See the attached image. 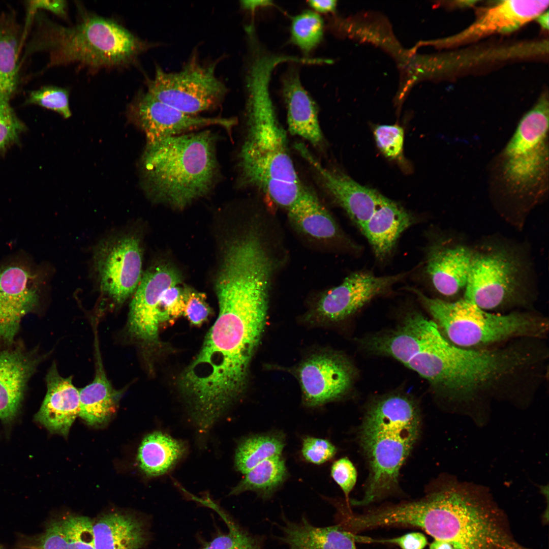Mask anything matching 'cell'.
I'll return each mask as SVG.
<instances>
[{"label":"cell","mask_w":549,"mask_h":549,"mask_svg":"<svg viewBox=\"0 0 549 549\" xmlns=\"http://www.w3.org/2000/svg\"><path fill=\"white\" fill-rule=\"evenodd\" d=\"M272 272L255 257L234 255L223 260L215 284L218 316L179 380L202 428H210L245 389L265 324Z\"/></svg>","instance_id":"obj_1"},{"label":"cell","mask_w":549,"mask_h":549,"mask_svg":"<svg viewBox=\"0 0 549 549\" xmlns=\"http://www.w3.org/2000/svg\"><path fill=\"white\" fill-rule=\"evenodd\" d=\"M274 65L257 60L245 78L247 134L239 154L242 182L267 195L287 210L304 187L290 155L286 134L277 117L269 93Z\"/></svg>","instance_id":"obj_2"},{"label":"cell","mask_w":549,"mask_h":549,"mask_svg":"<svg viewBox=\"0 0 549 549\" xmlns=\"http://www.w3.org/2000/svg\"><path fill=\"white\" fill-rule=\"evenodd\" d=\"M405 520L409 527L461 549H532L515 539L499 509L477 495L451 487L410 502Z\"/></svg>","instance_id":"obj_3"},{"label":"cell","mask_w":549,"mask_h":549,"mask_svg":"<svg viewBox=\"0 0 549 549\" xmlns=\"http://www.w3.org/2000/svg\"><path fill=\"white\" fill-rule=\"evenodd\" d=\"M216 143L207 130L146 142L141 164L147 195L177 208L206 195L219 175Z\"/></svg>","instance_id":"obj_4"},{"label":"cell","mask_w":549,"mask_h":549,"mask_svg":"<svg viewBox=\"0 0 549 549\" xmlns=\"http://www.w3.org/2000/svg\"><path fill=\"white\" fill-rule=\"evenodd\" d=\"M33 51L49 55L48 68L78 64L90 69H111L135 64L155 43L143 40L114 20L88 13L67 26L44 16H36Z\"/></svg>","instance_id":"obj_5"},{"label":"cell","mask_w":549,"mask_h":549,"mask_svg":"<svg viewBox=\"0 0 549 549\" xmlns=\"http://www.w3.org/2000/svg\"><path fill=\"white\" fill-rule=\"evenodd\" d=\"M419 408L407 395L393 393L376 399L369 407L360 431V442L370 474L362 499L366 506L393 493L400 470L420 432Z\"/></svg>","instance_id":"obj_6"},{"label":"cell","mask_w":549,"mask_h":549,"mask_svg":"<svg viewBox=\"0 0 549 549\" xmlns=\"http://www.w3.org/2000/svg\"><path fill=\"white\" fill-rule=\"evenodd\" d=\"M443 336L456 346L474 349L495 347L523 338L545 339L547 318L530 311L500 314L482 310L463 298L454 301L431 298L410 288Z\"/></svg>","instance_id":"obj_7"},{"label":"cell","mask_w":549,"mask_h":549,"mask_svg":"<svg viewBox=\"0 0 549 549\" xmlns=\"http://www.w3.org/2000/svg\"><path fill=\"white\" fill-rule=\"evenodd\" d=\"M549 102L543 93L521 118L500 157V177L518 196L539 195L548 173Z\"/></svg>","instance_id":"obj_8"},{"label":"cell","mask_w":549,"mask_h":549,"mask_svg":"<svg viewBox=\"0 0 549 549\" xmlns=\"http://www.w3.org/2000/svg\"><path fill=\"white\" fill-rule=\"evenodd\" d=\"M217 61H201L194 53L175 72H166L156 65L152 78H147V92L160 101L193 114L219 107L228 87L216 75Z\"/></svg>","instance_id":"obj_9"},{"label":"cell","mask_w":549,"mask_h":549,"mask_svg":"<svg viewBox=\"0 0 549 549\" xmlns=\"http://www.w3.org/2000/svg\"><path fill=\"white\" fill-rule=\"evenodd\" d=\"M94 266L102 295L117 305L136 290L142 278L140 239L134 231H121L103 239L94 251Z\"/></svg>","instance_id":"obj_10"},{"label":"cell","mask_w":549,"mask_h":549,"mask_svg":"<svg viewBox=\"0 0 549 549\" xmlns=\"http://www.w3.org/2000/svg\"><path fill=\"white\" fill-rule=\"evenodd\" d=\"M518 266L508 254L491 251L473 254L464 298L485 311L503 314L523 303L517 295Z\"/></svg>","instance_id":"obj_11"},{"label":"cell","mask_w":549,"mask_h":549,"mask_svg":"<svg viewBox=\"0 0 549 549\" xmlns=\"http://www.w3.org/2000/svg\"><path fill=\"white\" fill-rule=\"evenodd\" d=\"M46 275L28 260L0 264V340L11 344L22 318L38 305Z\"/></svg>","instance_id":"obj_12"},{"label":"cell","mask_w":549,"mask_h":549,"mask_svg":"<svg viewBox=\"0 0 549 549\" xmlns=\"http://www.w3.org/2000/svg\"><path fill=\"white\" fill-rule=\"evenodd\" d=\"M128 111L131 119L145 134L146 142L211 126L230 132L236 123L234 118L207 117L185 113L142 90L133 98Z\"/></svg>","instance_id":"obj_13"},{"label":"cell","mask_w":549,"mask_h":549,"mask_svg":"<svg viewBox=\"0 0 549 549\" xmlns=\"http://www.w3.org/2000/svg\"><path fill=\"white\" fill-rule=\"evenodd\" d=\"M180 282L179 272L167 265L152 266L143 274L130 303L128 328L132 336L145 344L158 343L162 295Z\"/></svg>","instance_id":"obj_14"},{"label":"cell","mask_w":549,"mask_h":549,"mask_svg":"<svg viewBox=\"0 0 549 549\" xmlns=\"http://www.w3.org/2000/svg\"><path fill=\"white\" fill-rule=\"evenodd\" d=\"M298 376L305 404L314 407L345 394L353 382L354 370L341 355L319 354L301 364Z\"/></svg>","instance_id":"obj_15"},{"label":"cell","mask_w":549,"mask_h":549,"mask_svg":"<svg viewBox=\"0 0 549 549\" xmlns=\"http://www.w3.org/2000/svg\"><path fill=\"white\" fill-rule=\"evenodd\" d=\"M407 274L405 272L378 277L370 272L353 273L323 295L317 304L316 313L327 321L345 319Z\"/></svg>","instance_id":"obj_16"},{"label":"cell","mask_w":549,"mask_h":549,"mask_svg":"<svg viewBox=\"0 0 549 549\" xmlns=\"http://www.w3.org/2000/svg\"><path fill=\"white\" fill-rule=\"evenodd\" d=\"M295 147L314 169L326 191L361 230L371 217L382 195L363 186L342 172L324 166L302 143Z\"/></svg>","instance_id":"obj_17"},{"label":"cell","mask_w":549,"mask_h":549,"mask_svg":"<svg viewBox=\"0 0 549 549\" xmlns=\"http://www.w3.org/2000/svg\"><path fill=\"white\" fill-rule=\"evenodd\" d=\"M548 2V1H499L484 9L467 28L442 42L444 45L451 46L491 34L511 33L546 11Z\"/></svg>","instance_id":"obj_18"},{"label":"cell","mask_w":549,"mask_h":549,"mask_svg":"<svg viewBox=\"0 0 549 549\" xmlns=\"http://www.w3.org/2000/svg\"><path fill=\"white\" fill-rule=\"evenodd\" d=\"M47 392L35 420L53 433L67 437L80 411L79 390L71 377L58 373L55 363L46 377Z\"/></svg>","instance_id":"obj_19"},{"label":"cell","mask_w":549,"mask_h":549,"mask_svg":"<svg viewBox=\"0 0 549 549\" xmlns=\"http://www.w3.org/2000/svg\"><path fill=\"white\" fill-rule=\"evenodd\" d=\"M40 361L34 351L20 347L0 353V419L4 422L16 416L26 384Z\"/></svg>","instance_id":"obj_20"},{"label":"cell","mask_w":549,"mask_h":549,"mask_svg":"<svg viewBox=\"0 0 549 549\" xmlns=\"http://www.w3.org/2000/svg\"><path fill=\"white\" fill-rule=\"evenodd\" d=\"M283 94L290 133L315 146L320 145L323 141V136L317 107L302 85L296 71L291 70L284 78Z\"/></svg>","instance_id":"obj_21"},{"label":"cell","mask_w":549,"mask_h":549,"mask_svg":"<svg viewBox=\"0 0 549 549\" xmlns=\"http://www.w3.org/2000/svg\"><path fill=\"white\" fill-rule=\"evenodd\" d=\"M473 254L462 246L440 247L430 251L425 269L439 293L450 297L465 289Z\"/></svg>","instance_id":"obj_22"},{"label":"cell","mask_w":549,"mask_h":549,"mask_svg":"<svg viewBox=\"0 0 549 549\" xmlns=\"http://www.w3.org/2000/svg\"><path fill=\"white\" fill-rule=\"evenodd\" d=\"M412 222V216L403 207L382 195L361 231L376 256L382 259L390 253L399 236Z\"/></svg>","instance_id":"obj_23"},{"label":"cell","mask_w":549,"mask_h":549,"mask_svg":"<svg viewBox=\"0 0 549 549\" xmlns=\"http://www.w3.org/2000/svg\"><path fill=\"white\" fill-rule=\"evenodd\" d=\"M96 549H141L148 540L144 521L126 512L106 513L93 522Z\"/></svg>","instance_id":"obj_24"},{"label":"cell","mask_w":549,"mask_h":549,"mask_svg":"<svg viewBox=\"0 0 549 549\" xmlns=\"http://www.w3.org/2000/svg\"><path fill=\"white\" fill-rule=\"evenodd\" d=\"M279 537L288 549H357L354 533L340 525L319 527L304 517L299 522L284 518Z\"/></svg>","instance_id":"obj_25"},{"label":"cell","mask_w":549,"mask_h":549,"mask_svg":"<svg viewBox=\"0 0 549 549\" xmlns=\"http://www.w3.org/2000/svg\"><path fill=\"white\" fill-rule=\"evenodd\" d=\"M24 33L12 11H0V100L10 101L19 79V57Z\"/></svg>","instance_id":"obj_26"},{"label":"cell","mask_w":549,"mask_h":549,"mask_svg":"<svg viewBox=\"0 0 549 549\" xmlns=\"http://www.w3.org/2000/svg\"><path fill=\"white\" fill-rule=\"evenodd\" d=\"M93 381L80 389L79 416L90 425L106 423L113 415L121 395L108 380L99 357Z\"/></svg>","instance_id":"obj_27"},{"label":"cell","mask_w":549,"mask_h":549,"mask_svg":"<svg viewBox=\"0 0 549 549\" xmlns=\"http://www.w3.org/2000/svg\"><path fill=\"white\" fill-rule=\"evenodd\" d=\"M185 451L180 441L161 432H154L146 436L139 446L138 465L147 476H160L170 470Z\"/></svg>","instance_id":"obj_28"},{"label":"cell","mask_w":549,"mask_h":549,"mask_svg":"<svg viewBox=\"0 0 549 549\" xmlns=\"http://www.w3.org/2000/svg\"><path fill=\"white\" fill-rule=\"evenodd\" d=\"M287 211L297 228L307 235L327 239L337 234L338 227L334 220L317 197L306 187L297 201Z\"/></svg>","instance_id":"obj_29"},{"label":"cell","mask_w":549,"mask_h":549,"mask_svg":"<svg viewBox=\"0 0 549 549\" xmlns=\"http://www.w3.org/2000/svg\"><path fill=\"white\" fill-rule=\"evenodd\" d=\"M287 476L284 459L281 455L272 457L260 463L245 474L230 494L236 495L253 491L262 498L268 499L284 482Z\"/></svg>","instance_id":"obj_30"},{"label":"cell","mask_w":549,"mask_h":549,"mask_svg":"<svg viewBox=\"0 0 549 549\" xmlns=\"http://www.w3.org/2000/svg\"><path fill=\"white\" fill-rule=\"evenodd\" d=\"M284 446V437L281 434L270 433L247 438L239 444L236 449V468L245 474L262 461L280 456Z\"/></svg>","instance_id":"obj_31"},{"label":"cell","mask_w":549,"mask_h":549,"mask_svg":"<svg viewBox=\"0 0 549 549\" xmlns=\"http://www.w3.org/2000/svg\"><path fill=\"white\" fill-rule=\"evenodd\" d=\"M13 549H68L64 516L51 519L40 533L20 534Z\"/></svg>","instance_id":"obj_32"},{"label":"cell","mask_w":549,"mask_h":549,"mask_svg":"<svg viewBox=\"0 0 549 549\" xmlns=\"http://www.w3.org/2000/svg\"><path fill=\"white\" fill-rule=\"evenodd\" d=\"M323 33V22L320 16L306 11L292 19V41L306 53L310 52L321 41Z\"/></svg>","instance_id":"obj_33"},{"label":"cell","mask_w":549,"mask_h":549,"mask_svg":"<svg viewBox=\"0 0 549 549\" xmlns=\"http://www.w3.org/2000/svg\"><path fill=\"white\" fill-rule=\"evenodd\" d=\"M26 102L53 110L65 118L71 115L68 89L56 86H43L32 91Z\"/></svg>","instance_id":"obj_34"},{"label":"cell","mask_w":549,"mask_h":549,"mask_svg":"<svg viewBox=\"0 0 549 549\" xmlns=\"http://www.w3.org/2000/svg\"><path fill=\"white\" fill-rule=\"evenodd\" d=\"M93 522L84 516H64L68 549H96Z\"/></svg>","instance_id":"obj_35"},{"label":"cell","mask_w":549,"mask_h":549,"mask_svg":"<svg viewBox=\"0 0 549 549\" xmlns=\"http://www.w3.org/2000/svg\"><path fill=\"white\" fill-rule=\"evenodd\" d=\"M228 525V532L218 535L200 549H264L258 538L236 524Z\"/></svg>","instance_id":"obj_36"},{"label":"cell","mask_w":549,"mask_h":549,"mask_svg":"<svg viewBox=\"0 0 549 549\" xmlns=\"http://www.w3.org/2000/svg\"><path fill=\"white\" fill-rule=\"evenodd\" d=\"M24 130L9 102L0 100V152L16 144Z\"/></svg>","instance_id":"obj_37"},{"label":"cell","mask_w":549,"mask_h":549,"mask_svg":"<svg viewBox=\"0 0 549 549\" xmlns=\"http://www.w3.org/2000/svg\"><path fill=\"white\" fill-rule=\"evenodd\" d=\"M374 137L377 146L387 158H400L404 144V130L398 125H379L375 127Z\"/></svg>","instance_id":"obj_38"},{"label":"cell","mask_w":549,"mask_h":549,"mask_svg":"<svg viewBox=\"0 0 549 549\" xmlns=\"http://www.w3.org/2000/svg\"><path fill=\"white\" fill-rule=\"evenodd\" d=\"M160 324L172 322L184 314L185 308V296L184 289L177 286L166 289L159 303Z\"/></svg>","instance_id":"obj_39"},{"label":"cell","mask_w":549,"mask_h":549,"mask_svg":"<svg viewBox=\"0 0 549 549\" xmlns=\"http://www.w3.org/2000/svg\"><path fill=\"white\" fill-rule=\"evenodd\" d=\"M337 451L336 447L324 439L308 437L303 439L301 453L308 462L322 464L331 459Z\"/></svg>","instance_id":"obj_40"},{"label":"cell","mask_w":549,"mask_h":549,"mask_svg":"<svg viewBox=\"0 0 549 549\" xmlns=\"http://www.w3.org/2000/svg\"><path fill=\"white\" fill-rule=\"evenodd\" d=\"M184 290L185 296L184 314L192 324L201 325L207 320L211 312L210 308L206 301V295L203 293L187 288Z\"/></svg>","instance_id":"obj_41"},{"label":"cell","mask_w":549,"mask_h":549,"mask_svg":"<svg viewBox=\"0 0 549 549\" xmlns=\"http://www.w3.org/2000/svg\"><path fill=\"white\" fill-rule=\"evenodd\" d=\"M333 479L342 490L348 505V497L357 480V471L352 463L347 458L333 463L331 468Z\"/></svg>","instance_id":"obj_42"},{"label":"cell","mask_w":549,"mask_h":549,"mask_svg":"<svg viewBox=\"0 0 549 549\" xmlns=\"http://www.w3.org/2000/svg\"><path fill=\"white\" fill-rule=\"evenodd\" d=\"M361 542L391 543L401 549H423L428 543L425 535L420 532H411L390 539H376L362 537Z\"/></svg>","instance_id":"obj_43"},{"label":"cell","mask_w":549,"mask_h":549,"mask_svg":"<svg viewBox=\"0 0 549 549\" xmlns=\"http://www.w3.org/2000/svg\"><path fill=\"white\" fill-rule=\"evenodd\" d=\"M29 16H34L39 10L49 11L58 16L65 18L67 4L65 1L44 0L27 1L26 4Z\"/></svg>","instance_id":"obj_44"},{"label":"cell","mask_w":549,"mask_h":549,"mask_svg":"<svg viewBox=\"0 0 549 549\" xmlns=\"http://www.w3.org/2000/svg\"><path fill=\"white\" fill-rule=\"evenodd\" d=\"M309 5L317 12L320 13H328L333 12L336 8L337 2L336 1H317L311 0L308 1Z\"/></svg>","instance_id":"obj_45"},{"label":"cell","mask_w":549,"mask_h":549,"mask_svg":"<svg viewBox=\"0 0 549 549\" xmlns=\"http://www.w3.org/2000/svg\"><path fill=\"white\" fill-rule=\"evenodd\" d=\"M240 5L244 9L254 11L257 8L272 6V2L270 1H242Z\"/></svg>","instance_id":"obj_46"},{"label":"cell","mask_w":549,"mask_h":549,"mask_svg":"<svg viewBox=\"0 0 549 549\" xmlns=\"http://www.w3.org/2000/svg\"><path fill=\"white\" fill-rule=\"evenodd\" d=\"M454 545L449 542L435 539L430 545V549H453Z\"/></svg>","instance_id":"obj_47"},{"label":"cell","mask_w":549,"mask_h":549,"mask_svg":"<svg viewBox=\"0 0 549 549\" xmlns=\"http://www.w3.org/2000/svg\"><path fill=\"white\" fill-rule=\"evenodd\" d=\"M535 19H537V21L540 24V25L544 29H547L548 28V11H545L540 15H539Z\"/></svg>","instance_id":"obj_48"},{"label":"cell","mask_w":549,"mask_h":549,"mask_svg":"<svg viewBox=\"0 0 549 549\" xmlns=\"http://www.w3.org/2000/svg\"><path fill=\"white\" fill-rule=\"evenodd\" d=\"M453 549H461V548H460L459 547H456V546H454V548H453Z\"/></svg>","instance_id":"obj_49"}]
</instances>
